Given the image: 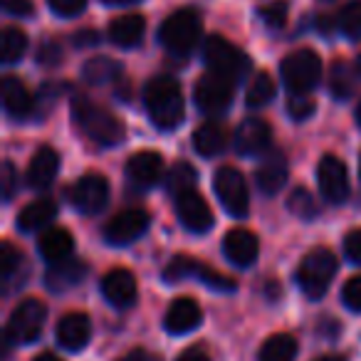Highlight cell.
<instances>
[{"instance_id":"cell-1","label":"cell","mask_w":361,"mask_h":361,"mask_svg":"<svg viewBox=\"0 0 361 361\" xmlns=\"http://www.w3.org/2000/svg\"><path fill=\"white\" fill-rule=\"evenodd\" d=\"M144 106L156 129L173 131L183 121V92L173 77H154L144 87Z\"/></svg>"},{"instance_id":"cell-2","label":"cell","mask_w":361,"mask_h":361,"mask_svg":"<svg viewBox=\"0 0 361 361\" xmlns=\"http://www.w3.org/2000/svg\"><path fill=\"white\" fill-rule=\"evenodd\" d=\"M72 119L80 126V131L85 136H90L94 144L99 146H116L124 141L126 129L124 121L116 114H111L109 109L94 104L90 97H75L72 99Z\"/></svg>"},{"instance_id":"cell-3","label":"cell","mask_w":361,"mask_h":361,"mask_svg":"<svg viewBox=\"0 0 361 361\" xmlns=\"http://www.w3.org/2000/svg\"><path fill=\"white\" fill-rule=\"evenodd\" d=\"M203 62L211 72L231 82H243L252 70V60L223 35H208L201 45Z\"/></svg>"},{"instance_id":"cell-4","label":"cell","mask_w":361,"mask_h":361,"mask_svg":"<svg viewBox=\"0 0 361 361\" xmlns=\"http://www.w3.org/2000/svg\"><path fill=\"white\" fill-rule=\"evenodd\" d=\"M201 40V16L193 8H180L171 13L159 30V42L166 47V52L176 57L191 55Z\"/></svg>"},{"instance_id":"cell-5","label":"cell","mask_w":361,"mask_h":361,"mask_svg":"<svg viewBox=\"0 0 361 361\" xmlns=\"http://www.w3.org/2000/svg\"><path fill=\"white\" fill-rule=\"evenodd\" d=\"M336 270H339V260H336L334 252L326 250V247H317L300 262V267L295 272V282L305 292V297L319 300L329 290Z\"/></svg>"},{"instance_id":"cell-6","label":"cell","mask_w":361,"mask_h":361,"mask_svg":"<svg viewBox=\"0 0 361 361\" xmlns=\"http://www.w3.org/2000/svg\"><path fill=\"white\" fill-rule=\"evenodd\" d=\"M45 302L37 297H25L11 312V319L6 324V339L11 344H32L35 339H40L42 329H45Z\"/></svg>"},{"instance_id":"cell-7","label":"cell","mask_w":361,"mask_h":361,"mask_svg":"<svg viewBox=\"0 0 361 361\" xmlns=\"http://www.w3.org/2000/svg\"><path fill=\"white\" fill-rule=\"evenodd\" d=\"M280 75L292 94H310L322 80V60L314 50H297L282 60Z\"/></svg>"},{"instance_id":"cell-8","label":"cell","mask_w":361,"mask_h":361,"mask_svg":"<svg viewBox=\"0 0 361 361\" xmlns=\"http://www.w3.org/2000/svg\"><path fill=\"white\" fill-rule=\"evenodd\" d=\"M213 191H216L221 206L233 218H245L250 211V191L243 173L233 166H221L213 176Z\"/></svg>"},{"instance_id":"cell-9","label":"cell","mask_w":361,"mask_h":361,"mask_svg":"<svg viewBox=\"0 0 361 361\" xmlns=\"http://www.w3.org/2000/svg\"><path fill=\"white\" fill-rule=\"evenodd\" d=\"M193 102L203 114H223L233 102V82L216 72H208V75L198 77L196 87H193Z\"/></svg>"},{"instance_id":"cell-10","label":"cell","mask_w":361,"mask_h":361,"mask_svg":"<svg viewBox=\"0 0 361 361\" xmlns=\"http://www.w3.org/2000/svg\"><path fill=\"white\" fill-rule=\"evenodd\" d=\"M106 201H109V183L99 173L82 176V178L75 180V186L70 188L72 208L85 213V216H97L99 211H104Z\"/></svg>"},{"instance_id":"cell-11","label":"cell","mask_w":361,"mask_h":361,"mask_svg":"<svg viewBox=\"0 0 361 361\" xmlns=\"http://www.w3.org/2000/svg\"><path fill=\"white\" fill-rule=\"evenodd\" d=\"M146 231H149V213L144 208H126V211L116 213L111 221H106L102 235H104V240L109 245L119 247V245H131Z\"/></svg>"},{"instance_id":"cell-12","label":"cell","mask_w":361,"mask_h":361,"mask_svg":"<svg viewBox=\"0 0 361 361\" xmlns=\"http://www.w3.org/2000/svg\"><path fill=\"white\" fill-rule=\"evenodd\" d=\"M317 180H319V191L324 196L326 203H334V206H341V203L349 198V171H346L344 161L336 159V156L326 154L324 159L317 166Z\"/></svg>"},{"instance_id":"cell-13","label":"cell","mask_w":361,"mask_h":361,"mask_svg":"<svg viewBox=\"0 0 361 361\" xmlns=\"http://www.w3.org/2000/svg\"><path fill=\"white\" fill-rule=\"evenodd\" d=\"M176 218L191 233H208L213 228V211L198 191H188L176 198Z\"/></svg>"},{"instance_id":"cell-14","label":"cell","mask_w":361,"mask_h":361,"mask_svg":"<svg viewBox=\"0 0 361 361\" xmlns=\"http://www.w3.org/2000/svg\"><path fill=\"white\" fill-rule=\"evenodd\" d=\"M233 144H235V151L240 156H262L272 146L270 124L262 119H255V116L240 121V126L235 129V136H233Z\"/></svg>"},{"instance_id":"cell-15","label":"cell","mask_w":361,"mask_h":361,"mask_svg":"<svg viewBox=\"0 0 361 361\" xmlns=\"http://www.w3.org/2000/svg\"><path fill=\"white\" fill-rule=\"evenodd\" d=\"M287 176H290V166H287V159L282 151H267L262 156V161L255 169V186L260 193L265 196H277V193L285 188Z\"/></svg>"},{"instance_id":"cell-16","label":"cell","mask_w":361,"mask_h":361,"mask_svg":"<svg viewBox=\"0 0 361 361\" xmlns=\"http://www.w3.org/2000/svg\"><path fill=\"white\" fill-rule=\"evenodd\" d=\"M203 322V312L193 297H178L171 302L169 312L164 317V326L169 334H191Z\"/></svg>"},{"instance_id":"cell-17","label":"cell","mask_w":361,"mask_h":361,"mask_svg":"<svg viewBox=\"0 0 361 361\" xmlns=\"http://www.w3.org/2000/svg\"><path fill=\"white\" fill-rule=\"evenodd\" d=\"M90 336H92V322L90 317L80 314V312L65 314L55 326V341L65 351H82L90 344Z\"/></svg>"},{"instance_id":"cell-18","label":"cell","mask_w":361,"mask_h":361,"mask_svg":"<svg viewBox=\"0 0 361 361\" xmlns=\"http://www.w3.org/2000/svg\"><path fill=\"white\" fill-rule=\"evenodd\" d=\"M126 176L134 186L154 188L159 180H164V159L156 151H139L126 161Z\"/></svg>"},{"instance_id":"cell-19","label":"cell","mask_w":361,"mask_h":361,"mask_svg":"<svg viewBox=\"0 0 361 361\" xmlns=\"http://www.w3.org/2000/svg\"><path fill=\"white\" fill-rule=\"evenodd\" d=\"M102 295L116 310L131 307L136 302V295H139L134 275L129 270H124V267H116V270L106 272L104 280H102Z\"/></svg>"},{"instance_id":"cell-20","label":"cell","mask_w":361,"mask_h":361,"mask_svg":"<svg viewBox=\"0 0 361 361\" xmlns=\"http://www.w3.org/2000/svg\"><path fill=\"white\" fill-rule=\"evenodd\" d=\"M223 252H226V257L233 265L250 267L260 255V240H257L255 233L245 231V228H235L223 240Z\"/></svg>"},{"instance_id":"cell-21","label":"cell","mask_w":361,"mask_h":361,"mask_svg":"<svg viewBox=\"0 0 361 361\" xmlns=\"http://www.w3.org/2000/svg\"><path fill=\"white\" fill-rule=\"evenodd\" d=\"M3 106L13 119H30L37 111V102L32 99L30 90L18 77H3Z\"/></svg>"},{"instance_id":"cell-22","label":"cell","mask_w":361,"mask_h":361,"mask_svg":"<svg viewBox=\"0 0 361 361\" xmlns=\"http://www.w3.org/2000/svg\"><path fill=\"white\" fill-rule=\"evenodd\" d=\"M90 272L85 260H60V262H50L45 272V285L50 292H67L72 287L82 285Z\"/></svg>"},{"instance_id":"cell-23","label":"cell","mask_w":361,"mask_h":361,"mask_svg":"<svg viewBox=\"0 0 361 361\" xmlns=\"http://www.w3.org/2000/svg\"><path fill=\"white\" fill-rule=\"evenodd\" d=\"M57 171H60V156L52 146H40L27 166V186L35 191H45L52 186Z\"/></svg>"},{"instance_id":"cell-24","label":"cell","mask_w":361,"mask_h":361,"mask_svg":"<svg viewBox=\"0 0 361 361\" xmlns=\"http://www.w3.org/2000/svg\"><path fill=\"white\" fill-rule=\"evenodd\" d=\"M146 32V20L144 16H136V13H129V16H121L116 20H111L109 25V40L111 45L116 47H124V50H131L141 42Z\"/></svg>"},{"instance_id":"cell-25","label":"cell","mask_w":361,"mask_h":361,"mask_svg":"<svg viewBox=\"0 0 361 361\" xmlns=\"http://www.w3.org/2000/svg\"><path fill=\"white\" fill-rule=\"evenodd\" d=\"M72 250H75V238H72V233L67 228H50L37 240V252L47 262L67 260L72 255Z\"/></svg>"},{"instance_id":"cell-26","label":"cell","mask_w":361,"mask_h":361,"mask_svg":"<svg viewBox=\"0 0 361 361\" xmlns=\"http://www.w3.org/2000/svg\"><path fill=\"white\" fill-rule=\"evenodd\" d=\"M57 206L50 198H40V201H32L18 213V228L23 233H40L55 221Z\"/></svg>"},{"instance_id":"cell-27","label":"cell","mask_w":361,"mask_h":361,"mask_svg":"<svg viewBox=\"0 0 361 361\" xmlns=\"http://www.w3.org/2000/svg\"><path fill=\"white\" fill-rule=\"evenodd\" d=\"M228 146V129L221 121H206L193 131V149L201 156L211 159V156L223 154Z\"/></svg>"},{"instance_id":"cell-28","label":"cell","mask_w":361,"mask_h":361,"mask_svg":"<svg viewBox=\"0 0 361 361\" xmlns=\"http://www.w3.org/2000/svg\"><path fill=\"white\" fill-rule=\"evenodd\" d=\"M25 267V260H23L20 250H18L13 243L3 240L0 243V280H3V292H13V282L23 285L20 270Z\"/></svg>"},{"instance_id":"cell-29","label":"cell","mask_w":361,"mask_h":361,"mask_svg":"<svg viewBox=\"0 0 361 361\" xmlns=\"http://www.w3.org/2000/svg\"><path fill=\"white\" fill-rule=\"evenodd\" d=\"M297 351H300V344L292 334H272L260 346L257 361H295Z\"/></svg>"},{"instance_id":"cell-30","label":"cell","mask_w":361,"mask_h":361,"mask_svg":"<svg viewBox=\"0 0 361 361\" xmlns=\"http://www.w3.org/2000/svg\"><path fill=\"white\" fill-rule=\"evenodd\" d=\"M121 75V65L111 57H92L90 62H85L82 67V80L92 87H102L114 82Z\"/></svg>"},{"instance_id":"cell-31","label":"cell","mask_w":361,"mask_h":361,"mask_svg":"<svg viewBox=\"0 0 361 361\" xmlns=\"http://www.w3.org/2000/svg\"><path fill=\"white\" fill-rule=\"evenodd\" d=\"M354 90H356V72L351 70L349 62L336 60L329 70V94L336 102H346L351 99Z\"/></svg>"},{"instance_id":"cell-32","label":"cell","mask_w":361,"mask_h":361,"mask_svg":"<svg viewBox=\"0 0 361 361\" xmlns=\"http://www.w3.org/2000/svg\"><path fill=\"white\" fill-rule=\"evenodd\" d=\"M196 180H198L196 169H193L191 164H186V161H180V164H176L173 169L166 173L164 183H166V191L173 198H178L188 191H196Z\"/></svg>"},{"instance_id":"cell-33","label":"cell","mask_w":361,"mask_h":361,"mask_svg":"<svg viewBox=\"0 0 361 361\" xmlns=\"http://www.w3.org/2000/svg\"><path fill=\"white\" fill-rule=\"evenodd\" d=\"M27 52V35L20 27H6L0 35V60L3 65H16Z\"/></svg>"},{"instance_id":"cell-34","label":"cell","mask_w":361,"mask_h":361,"mask_svg":"<svg viewBox=\"0 0 361 361\" xmlns=\"http://www.w3.org/2000/svg\"><path fill=\"white\" fill-rule=\"evenodd\" d=\"M275 80H272L267 72H257L255 77L250 80L247 85V92H245V104L250 109H260V106H267L272 99H275Z\"/></svg>"},{"instance_id":"cell-35","label":"cell","mask_w":361,"mask_h":361,"mask_svg":"<svg viewBox=\"0 0 361 361\" xmlns=\"http://www.w3.org/2000/svg\"><path fill=\"white\" fill-rule=\"evenodd\" d=\"M287 211L305 223L314 221V218L319 216V206H317L314 196H312L307 188H295V191L290 193V198H287Z\"/></svg>"},{"instance_id":"cell-36","label":"cell","mask_w":361,"mask_h":361,"mask_svg":"<svg viewBox=\"0 0 361 361\" xmlns=\"http://www.w3.org/2000/svg\"><path fill=\"white\" fill-rule=\"evenodd\" d=\"M336 27L349 40H361V0H349L336 16Z\"/></svg>"},{"instance_id":"cell-37","label":"cell","mask_w":361,"mask_h":361,"mask_svg":"<svg viewBox=\"0 0 361 361\" xmlns=\"http://www.w3.org/2000/svg\"><path fill=\"white\" fill-rule=\"evenodd\" d=\"M198 270H201V262L188 255H178L164 267L161 275H164V280L169 282V285H173V282H183V280H188V277H196Z\"/></svg>"},{"instance_id":"cell-38","label":"cell","mask_w":361,"mask_h":361,"mask_svg":"<svg viewBox=\"0 0 361 361\" xmlns=\"http://www.w3.org/2000/svg\"><path fill=\"white\" fill-rule=\"evenodd\" d=\"M260 20L270 30H280L287 23V0H272L267 6L260 8Z\"/></svg>"},{"instance_id":"cell-39","label":"cell","mask_w":361,"mask_h":361,"mask_svg":"<svg viewBox=\"0 0 361 361\" xmlns=\"http://www.w3.org/2000/svg\"><path fill=\"white\" fill-rule=\"evenodd\" d=\"M314 111H317L314 99L307 94H292L290 102H287V114H290L292 121H307Z\"/></svg>"},{"instance_id":"cell-40","label":"cell","mask_w":361,"mask_h":361,"mask_svg":"<svg viewBox=\"0 0 361 361\" xmlns=\"http://www.w3.org/2000/svg\"><path fill=\"white\" fill-rule=\"evenodd\" d=\"M0 183H3V201H13L20 186V176L13 161H3V171H0Z\"/></svg>"},{"instance_id":"cell-41","label":"cell","mask_w":361,"mask_h":361,"mask_svg":"<svg viewBox=\"0 0 361 361\" xmlns=\"http://www.w3.org/2000/svg\"><path fill=\"white\" fill-rule=\"evenodd\" d=\"M341 300L351 312H361V275H354L341 287Z\"/></svg>"},{"instance_id":"cell-42","label":"cell","mask_w":361,"mask_h":361,"mask_svg":"<svg viewBox=\"0 0 361 361\" xmlns=\"http://www.w3.org/2000/svg\"><path fill=\"white\" fill-rule=\"evenodd\" d=\"M47 6L60 18H77L80 13H85L87 0H47Z\"/></svg>"},{"instance_id":"cell-43","label":"cell","mask_w":361,"mask_h":361,"mask_svg":"<svg viewBox=\"0 0 361 361\" xmlns=\"http://www.w3.org/2000/svg\"><path fill=\"white\" fill-rule=\"evenodd\" d=\"M35 60H37V65H45V67L60 65V60H62V47H60V42H55V40L42 42L40 50H37V55H35Z\"/></svg>"},{"instance_id":"cell-44","label":"cell","mask_w":361,"mask_h":361,"mask_svg":"<svg viewBox=\"0 0 361 361\" xmlns=\"http://www.w3.org/2000/svg\"><path fill=\"white\" fill-rule=\"evenodd\" d=\"M344 255L349 257V262H354V265H361V228L346 233V238H344Z\"/></svg>"},{"instance_id":"cell-45","label":"cell","mask_w":361,"mask_h":361,"mask_svg":"<svg viewBox=\"0 0 361 361\" xmlns=\"http://www.w3.org/2000/svg\"><path fill=\"white\" fill-rule=\"evenodd\" d=\"M3 8H6V13L13 18H30L32 13H35L32 0H3Z\"/></svg>"},{"instance_id":"cell-46","label":"cell","mask_w":361,"mask_h":361,"mask_svg":"<svg viewBox=\"0 0 361 361\" xmlns=\"http://www.w3.org/2000/svg\"><path fill=\"white\" fill-rule=\"evenodd\" d=\"M72 42H75L77 47H94L97 42H99V35H97L94 30H80L72 35Z\"/></svg>"},{"instance_id":"cell-47","label":"cell","mask_w":361,"mask_h":361,"mask_svg":"<svg viewBox=\"0 0 361 361\" xmlns=\"http://www.w3.org/2000/svg\"><path fill=\"white\" fill-rule=\"evenodd\" d=\"M176 361H211V356H208V351L201 349V346H191V349L180 351Z\"/></svg>"},{"instance_id":"cell-48","label":"cell","mask_w":361,"mask_h":361,"mask_svg":"<svg viewBox=\"0 0 361 361\" xmlns=\"http://www.w3.org/2000/svg\"><path fill=\"white\" fill-rule=\"evenodd\" d=\"M119 361H161L159 354H154V351H146V349H134L129 351V354H124Z\"/></svg>"},{"instance_id":"cell-49","label":"cell","mask_w":361,"mask_h":361,"mask_svg":"<svg viewBox=\"0 0 361 361\" xmlns=\"http://www.w3.org/2000/svg\"><path fill=\"white\" fill-rule=\"evenodd\" d=\"M317 25H319V30L324 32V35H331V30H336V18L322 16L319 20H317Z\"/></svg>"},{"instance_id":"cell-50","label":"cell","mask_w":361,"mask_h":361,"mask_svg":"<svg viewBox=\"0 0 361 361\" xmlns=\"http://www.w3.org/2000/svg\"><path fill=\"white\" fill-rule=\"evenodd\" d=\"M32 361H62V359H60V356L52 354V351H42V354H37Z\"/></svg>"},{"instance_id":"cell-51","label":"cell","mask_w":361,"mask_h":361,"mask_svg":"<svg viewBox=\"0 0 361 361\" xmlns=\"http://www.w3.org/2000/svg\"><path fill=\"white\" fill-rule=\"evenodd\" d=\"M102 3H106V6H134L139 0H102Z\"/></svg>"},{"instance_id":"cell-52","label":"cell","mask_w":361,"mask_h":361,"mask_svg":"<svg viewBox=\"0 0 361 361\" xmlns=\"http://www.w3.org/2000/svg\"><path fill=\"white\" fill-rule=\"evenodd\" d=\"M317 361H346L344 354H326V356H319Z\"/></svg>"},{"instance_id":"cell-53","label":"cell","mask_w":361,"mask_h":361,"mask_svg":"<svg viewBox=\"0 0 361 361\" xmlns=\"http://www.w3.org/2000/svg\"><path fill=\"white\" fill-rule=\"evenodd\" d=\"M356 121H359V126H361V102H359V106H356Z\"/></svg>"},{"instance_id":"cell-54","label":"cell","mask_w":361,"mask_h":361,"mask_svg":"<svg viewBox=\"0 0 361 361\" xmlns=\"http://www.w3.org/2000/svg\"><path fill=\"white\" fill-rule=\"evenodd\" d=\"M356 72H359V77H361V55L356 57Z\"/></svg>"},{"instance_id":"cell-55","label":"cell","mask_w":361,"mask_h":361,"mask_svg":"<svg viewBox=\"0 0 361 361\" xmlns=\"http://www.w3.org/2000/svg\"><path fill=\"white\" fill-rule=\"evenodd\" d=\"M359 176H361V159H359Z\"/></svg>"}]
</instances>
